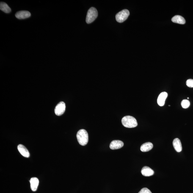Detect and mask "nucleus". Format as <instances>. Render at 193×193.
<instances>
[{
  "mask_svg": "<svg viewBox=\"0 0 193 193\" xmlns=\"http://www.w3.org/2000/svg\"><path fill=\"white\" fill-rule=\"evenodd\" d=\"M189 97H188L187 99H189Z\"/></svg>",
  "mask_w": 193,
  "mask_h": 193,
  "instance_id": "nucleus-19",
  "label": "nucleus"
},
{
  "mask_svg": "<svg viewBox=\"0 0 193 193\" xmlns=\"http://www.w3.org/2000/svg\"><path fill=\"white\" fill-rule=\"evenodd\" d=\"M186 84L188 87L191 88L193 87V79H188L186 81Z\"/></svg>",
  "mask_w": 193,
  "mask_h": 193,
  "instance_id": "nucleus-17",
  "label": "nucleus"
},
{
  "mask_svg": "<svg viewBox=\"0 0 193 193\" xmlns=\"http://www.w3.org/2000/svg\"><path fill=\"white\" fill-rule=\"evenodd\" d=\"M0 9L6 13H9L11 11V9L8 5L3 2H1L0 3Z\"/></svg>",
  "mask_w": 193,
  "mask_h": 193,
  "instance_id": "nucleus-15",
  "label": "nucleus"
},
{
  "mask_svg": "<svg viewBox=\"0 0 193 193\" xmlns=\"http://www.w3.org/2000/svg\"><path fill=\"white\" fill-rule=\"evenodd\" d=\"M15 16L18 19L23 20L29 18L31 16V14L28 11L22 10L17 12Z\"/></svg>",
  "mask_w": 193,
  "mask_h": 193,
  "instance_id": "nucleus-6",
  "label": "nucleus"
},
{
  "mask_svg": "<svg viewBox=\"0 0 193 193\" xmlns=\"http://www.w3.org/2000/svg\"><path fill=\"white\" fill-rule=\"evenodd\" d=\"M168 96L167 92H163L160 94L157 99V103L160 106H164L166 98Z\"/></svg>",
  "mask_w": 193,
  "mask_h": 193,
  "instance_id": "nucleus-8",
  "label": "nucleus"
},
{
  "mask_svg": "<svg viewBox=\"0 0 193 193\" xmlns=\"http://www.w3.org/2000/svg\"><path fill=\"white\" fill-rule=\"evenodd\" d=\"M139 193H152L150 190L147 188H143Z\"/></svg>",
  "mask_w": 193,
  "mask_h": 193,
  "instance_id": "nucleus-18",
  "label": "nucleus"
},
{
  "mask_svg": "<svg viewBox=\"0 0 193 193\" xmlns=\"http://www.w3.org/2000/svg\"><path fill=\"white\" fill-rule=\"evenodd\" d=\"M123 142L120 140L113 141L110 144V148L112 150H117L123 147Z\"/></svg>",
  "mask_w": 193,
  "mask_h": 193,
  "instance_id": "nucleus-7",
  "label": "nucleus"
},
{
  "mask_svg": "<svg viewBox=\"0 0 193 193\" xmlns=\"http://www.w3.org/2000/svg\"><path fill=\"white\" fill-rule=\"evenodd\" d=\"M172 21L174 23L183 24L186 23V20L183 17L180 15H176L172 18Z\"/></svg>",
  "mask_w": 193,
  "mask_h": 193,
  "instance_id": "nucleus-14",
  "label": "nucleus"
},
{
  "mask_svg": "<svg viewBox=\"0 0 193 193\" xmlns=\"http://www.w3.org/2000/svg\"><path fill=\"white\" fill-rule=\"evenodd\" d=\"M77 139L80 145L84 146L88 141V135L87 131L84 129L79 130L77 134Z\"/></svg>",
  "mask_w": 193,
  "mask_h": 193,
  "instance_id": "nucleus-2",
  "label": "nucleus"
},
{
  "mask_svg": "<svg viewBox=\"0 0 193 193\" xmlns=\"http://www.w3.org/2000/svg\"><path fill=\"white\" fill-rule=\"evenodd\" d=\"M141 172L143 175L146 177L151 176L154 174V171L153 169L147 166H144L143 167Z\"/></svg>",
  "mask_w": 193,
  "mask_h": 193,
  "instance_id": "nucleus-10",
  "label": "nucleus"
},
{
  "mask_svg": "<svg viewBox=\"0 0 193 193\" xmlns=\"http://www.w3.org/2000/svg\"><path fill=\"white\" fill-rule=\"evenodd\" d=\"M65 109V105L63 102H61L56 107L54 112L56 115L60 116L62 115Z\"/></svg>",
  "mask_w": 193,
  "mask_h": 193,
  "instance_id": "nucleus-5",
  "label": "nucleus"
},
{
  "mask_svg": "<svg viewBox=\"0 0 193 193\" xmlns=\"http://www.w3.org/2000/svg\"><path fill=\"white\" fill-rule=\"evenodd\" d=\"M130 15V12L127 9H124L119 12L116 15V20L119 23H122L125 21Z\"/></svg>",
  "mask_w": 193,
  "mask_h": 193,
  "instance_id": "nucleus-4",
  "label": "nucleus"
},
{
  "mask_svg": "<svg viewBox=\"0 0 193 193\" xmlns=\"http://www.w3.org/2000/svg\"><path fill=\"white\" fill-rule=\"evenodd\" d=\"M98 12L94 7L91 8L87 12L86 16V22L87 24H90L96 19L98 16Z\"/></svg>",
  "mask_w": 193,
  "mask_h": 193,
  "instance_id": "nucleus-3",
  "label": "nucleus"
},
{
  "mask_svg": "<svg viewBox=\"0 0 193 193\" xmlns=\"http://www.w3.org/2000/svg\"><path fill=\"white\" fill-rule=\"evenodd\" d=\"M173 145L175 150L178 153L182 151V146L181 141L178 138H176L173 141Z\"/></svg>",
  "mask_w": 193,
  "mask_h": 193,
  "instance_id": "nucleus-12",
  "label": "nucleus"
},
{
  "mask_svg": "<svg viewBox=\"0 0 193 193\" xmlns=\"http://www.w3.org/2000/svg\"><path fill=\"white\" fill-rule=\"evenodd\" d=\"M181 105L182 107L184 109H187L189 107L190 105V102L189 100H184L181 102Z\"/></svg>",
  "mask_w": 193,
  "mask_h": 193,
  "instance_id": "nucleus-16",
  "label": "nucleus"
},
{
  "mask_svg": "<svg viewBox=\"0 0 193 193\" xmlns=\"http://www.w3.org/2000/svg\"><path fill=\"white\" fill-rule=\"evenodd\" d=\"M153 147V144L151 142L145 143L141 145L140 150L143 152H146L150 151Z\"/></svg>",
  "mask_w": 193,
  "mask_h": 193,
  "instance_id": "nucleus-13",
  "label": "nucleus"
},
{
  "mask_svg": "<svg viewBox=\"0 0 193 193\" xmlns=\"http://www.w3.org/2000/svg\"><path fill=\"white\" fill-rule=\"evenodd\" d=\"M122 123L124 126L128 128H135L138 125L136 118L130 116L123 117L122 120Z\"/></svg>",
  "mask_w": 193,
  "mask_h": 193,
  "instance_id": "nucleus-1",
  "label": "nucleus"
},
{
  "mask_svg": "<svg viewBox=\"0 0 193 193\" xmlns=\"http://www.w3.org/2000/svg\"><path fill=\"white\" fill-rule=\"evenodd\" d=\"M31 189L33 191H37L38 187V186L39 181L37 177H32L30 180Z\"/></svg>",
  "mask_w": 193,
  "mask_h": 193,
  "instance_id": "nucleus-11",
  "label": "nucleus"
},
{
  "mask_svg": "<svg viewBox=\"0 0 193 193\" xmlns=\"http://www.w3.org/2000/svg\"><path fill=\"white\" fill-rule=\"evenodd\" d=\"M17 148H18V151L23 156L26 158H28L30 156L29 151L24 146L20 144L18 145Z\"/></svg>",
  "mask_w": 193,
  "mask_h": 193,
  "instance_id": "nucleus-9",
  "label": "nucleus"
}]
</instances>
